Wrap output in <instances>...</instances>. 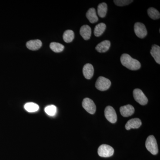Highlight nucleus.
<instances>
[{
    "label": "nucleus",
    "mask_w": 160,
    "mask_h": 160,
    "mask_svg": "<svg viewBox=\"0 0 160 160\" xmlns=\"http://www.w3.org/2000/svg\"><path fill=\"white\" fill-rule=\"evenodd\" d=\"M83 108L87 112L91 114H93L96 110V106L92 100L89 98H86L83 100L82 103Z\"/></svg>",
    "instance_id": "6"
},
{
    "label": "nucleus",
    "mask_w": 160,
    "mask_h": 160,
    "mask_svg": "<svg viewBox=\"0 0 160 160\" xmlns=\"http://www.w3.org/2000/svg\"><path fill=\"white\" fill-rule=\"evenodd\" d=\"M105 117L109 122L112 123L116 122L117 121V115L115 110L113 107L108 106L105 109Z\"/></svg>",
    "instance_id": "8"
},
{
    "label": "nucleus",
    "mask_w": 160,
    "mask_h": 160,
    "mask_svg": "<svg viewBox=\"0 0 160 160\" xmlns=\"http://www.w3.org/2000/svg\"><path fill=\"white\" fill-rule=\"evenodd\" d=\"M111 43L108 40H105L102 42L98 44L96 47V49L97 51L99 52H105L109 50L110 48Z\"/></svg>",
    "instance_id": "14"
},
{
    "label": "nucleus",
    "mask_w": 160,
    "mask_h": 160,
    "mask_svg": "<svg viewBox=\"0 0 160 160\" xmlns=\"http://www.w3.org/2000/svg\"><path fill=\"white\" fill-rule=\"evenodd\" d=\"M114 149L111 146L103 144L98 149V154L99 156L103 158H108L112 156L114 153Z\"/></svg>",
    "instance_id": "4"
},
{
    "label": "nucleus",
    "mask_w": 160,
    "mask_h": 160,
    "mask_svg": "<svg viewBox=\"0 0 160 160\" xmlns=\"http://www.w3.org/2000/svg\"><path fill=\"white\" fill-rule=\"evenodd\" d=\"M148 15L149 17L153 20H157L159 19L160 18V12L156 9L151 7L148 9Z\"/></svg>",
    "instance_id": "21"
},
{
    "label": "nucleus",
    "mask_w": 160,
    "mask_h": 160,
    "mask_svg": "<svg viewBox=\"0 0 160 160\" xmlns=\"http://www.w3.org/2000/svg\"><path fill=\"white\" fill-rule=\"evenodd\" d=\"M111 82L110 80L103 77H99L96 82V88L100 91L108 90L110 87Z\"/></svg>",
    "instance_id": "3"
},
{
    "label": "nucleus",
    "mask_w": 160,
    "mask_h": 160,
    "mask_svg": "<svg viewBox=\"0 0 160 160\" xmlns=\"http://www.w3.org/2000/svg\"><path fill=\"white\" fill-rule=\"evenodd\" d=\"M42 46V42L39 40H30L26 43L27 48L31 50H38Z\"/></svg>",
    "instance_id": "13"
},
{
    "label": "nucleus",
    "mask_w": 160,
    "mask_h": 160,
    "mask_svg": "<svg viewBox=\"0 0 160 160\" xmlns=\"http://www.w3.org/2000/svg\"><path fill=\"white\" fill-rule=\"evenodd\" d=\"M150 53L155 61L158 64H160V47L158 45H154L152 47Z\"/></svg>",
    "instance_id": "15"
},
{
    "label": "nucleus",
    "mask_w": 160,
    "mask_h": 160,
    "mask_svg": "<svg viewBox=\"0 0 160 160\" xmlns=\"http://www.w3.org/2000/svg\"><path fill=\"white\" fill-rule=\"evenodd\" d=\"M134 108L132 105H127L120 107L121 114L124 117H128L132 115L134 112Z\"/></svg>",
    "instance_id": "9"
},
{
    "label": "nucleus",
    "mask_w": 160,
    "mask_h": 160,
    "mask_svg": "<svg viewBox=\"0 0 160 160\" xmlns=\"http://www.w3.org/2000/svg\"><path fill=\"white\" fill-rule=\"evenodd\" d=\"M80 33L84 40H89L91 35V28L88 25H84L80 29Z\"/></svg>",
    "instance_id": "12"
},
{
    "label": "nucleus",
    "mask_w": 160,
    "mask_h": 160,
    "mask_svg": "<svg viewBox=\"0 0 160 160\" xmlns=\"http://www.w3.org/2000/svg\"><path fill=\"white\" fill-rule=\"evenodd\" d=\"M74 38V33L71 30H67L63 34V40L66 43H70L73 41Z\"/></svg>",
    "instance_id": "20"
},
{
    "label": "nucleus",
    "mask_w": 160,
    "mask_h": 160,
    "mask_svg": "<svg viewBox=\"0 0 160 160\" xmlns=\"http://www.w3.org/2000/svg\"><path fill=\"white\" fill-rule=\"evenodd\" d=\"M135 33L140 38H144L147 34V29L144 24L141 22H137L134 26Z\"/></svg>",
    "instance_id": "7"
},
{
    "label": "nucleus",
    "mask_w": 160,
    "mask_h": 160,
    "mask_svg": "<svg viewBox=\"0 0 160 160\" xmlns=\"http://www.w3.org/2000/svg\"><path fill=\"white\" fill-rule=\"evenodd\" d=\"M142 123L140 119H131L126 123L125 128L126 130H130L131 129H138L142 125Z\"/></svg>",
    "instance_id": "10"
},
{
    "label": "nucleus",
    "mask_w": 160,
    "mask_h": 160,
    "mask_svg": "<svg viewBox=\"0 0 160 160\" xmlns=\"http://www.w3.org/2000/svg\"><path fill=\"white\" fill-rule=\"evenodd\" d=\"M24 108L28 112H33L38 111L39 109V107L36 103L28 102L25 104Z\"/></svg>",
    "instance_id": "19"
},
{
    "label": "nucleus",
    "mask_w": 160,
    "mask_h": 160,
    "mask_svg": "<svg viewBox=\"0 0 160 160\" xmlns=\"http://www.w3.org/2000/svg\"><path fill=\"white\" fill-rule=\"evenodd\" d=\"M132 0H115L114 2L117 6H123L129 5L132 2Z\"/></svg>",
    "instance_id": "24"
},
{
    "label": "nucleus",
    "mask_w": 160,
    "mask_h": 160,
    "mask_svg": "<svg viewBox=\"0 0 160 160\" xmlns=\"http://www.w3.org/2000/svg\"><path fill=\"white\" fill-rule=\"evenodd\" d=\"M94 73V68L91 64L88 63L84 66L83 68V74L87 79H90Z\"/></svg>",
    "instance_id": "11"
},
{
    "label": "nucleus",
    "mask_w": 160,
    "mask_h": 160,
    "mask_svg": "<svg viewBox=\"0 0 160 160\" xmlns=\"http://www.w3.org/2000/svg\"><path fill=\"white\" fill-rule=\"evenodd\" d=\"M86 16L90 23H96L98 21V18L96 12L94 8L89 9L86 12Z\"/></svg>",
    "instance_id": "16"
},
{
    "label": "nucleus",
    "mask_w": 160,
    "mask_h": 160,
    "mask_svg": "<svg viewBox=\"0 0 160 160\" xmlns=\"http://www.w3.org/2000/svg\"><path fill=\"white\" fill-rule=\"evenodd\" d=\"M107 5L106 3L100 4L98 7V12L99 16L102 18L105 17L107 13Z\"/></svg>",
    "instance_id": "18"
},
{
    "label": "nucleus",
    "mask_w": 160,
    "mask_h": 160,
    "mask_svg": "<svg viewBox=\"0 0 160 160\" xmlns=\"http://www.w3.org/2000/svg\"><path fill=\"white\" fill-rule=\"evenodd\" d=\"M133 96L135 100L142 106L146 105L148 103V98L140 89H136L133 90Z\"/></svg>",
    "instance_id": "5"
},
{
    "label": "nucleus",
    "mask_w": 160,
    "mask_h": 160,
    "mask_svg": "<svg viewBox=\"0 0 160 160\" xmlns=\"http://www.w3.org/2000/svg\"><path fill=\"white\" fill-rule=\"evenodd\" d=\"M121 62L123 66L131 70H137L141 67V63L129 55L124 53L121 56Z\"/></svg>",
    "instance_id": "1"
},
{
    "label": "nucleus",
    "mask_w": 160,
    "mask_h": 160,
    "mask_svg": "<svg viewBox=\"0 0 160 160\" xmlns=\"http://www.w3.org/2000/svg\"><path fill=\"white\" fill-rule=\"evenodd\" d=\"M50 48L55 52H62L64 50L65 47L62 44L57 42H52L50 44Z\"/></svg>",
    "instance_id": "22"
},
{
    "label": "nucleus",
    "mask_w": 160,
    "mask_h": 160,
    "mask_svg": "<svg viewBox=\"0 0 160 160\" xmlns=\"http://www.w3.org/2000/svg\"><path fill=\"white\" fill-rule=\"evenodd\" d=\"M146 147L147 150L152 154H158V144L156 139L153 136L150 135L147 138L146 142Z\"/></svg>",
    "instance_id": "2"
},
{
    "label": "nucleus",
    "mask_w": 160,
    "mask_h": 160,
    "mask_svg": "<svg viewBox=\"0 0 160 160\" xmlns=\"http://www.w3.org/2000/svg\"><path fill=\"white\" fill-rule=\"evenodd\" d=\"M45 111L47 115L50 116H54L57 112V108L54 105H50L46 106Z\"/></svg>",
    "instance_id": "23"
},
{
    "label": "nucleus",
    "mask_w": 160,
    "mask_h": 160,
    "mask_svg": "<svg viewBox=\"0 0 160 160\" xmlns=\"http://www.w3.org/2000/svg\"><path fill=\"white\" fill-rule=\"evenodd\" d=\"M106 25L104 23H100L95 27L94 34L96 37H100L103 34L106 29Z\"/></svg>",
    "instance_id": "17"
}]
</instances>
